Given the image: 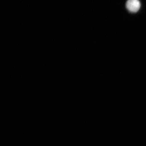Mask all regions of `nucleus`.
I'll return each instance as SVG.
<instances>
[{
  "label": "nucleus",
  "instance_id": "nucleus-1",
  "mask_svg": "<svg viewBox=\"0 0 146 146\" xmlns=\"http://www.w3.org/2000/svg\"><path fill=\"white\" fill-rule=\"evenodd\" d=\"M126 7L129 11L135 13L139 10L141 3L139 0H128L126 3Z\"/></svg>",
  "mask_w": 146,
  "mask_h": 146
}]
</instances>
